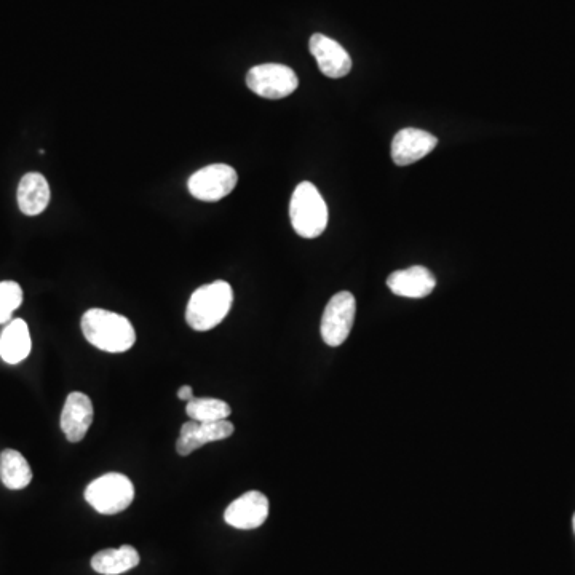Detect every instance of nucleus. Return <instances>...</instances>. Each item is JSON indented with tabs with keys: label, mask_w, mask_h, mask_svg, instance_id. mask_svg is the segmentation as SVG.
Returning a JSON list of instances; mask_svg holds the SVG:
<instances>
[{
	"label": "nucleus",
	"mask_w": 575,
	"mask_h": 575,
	"mask_svg": "<svg viewBox=\"0 0 575 575\" xmlns=\"http://www.w3.org/2000/svg\"><path fill=\"white\" fill-rule=\"evenodd\" d=\"M80 326L85 339L103 352H127L136 341L135 328L130 320L109 310H88Z\"/></svg>",
	"instance_id": "f257e3e1"
},
{
	"label": "nucleus",
	"mask_w": 575,
	"mask_h": 575,
	"mask_svg": "<svg viewBox=\"0 0 575 575\" xmlns=\"http://www.w3.org/2000/svg\"><path fill=\"white\" fill-rule=\"evenodd\" d=\"M234 302L232 286L223 280L200 286L189 299L186 309V322L195 331H210L230 312Z\"/></svg>",
	"instance_id": "f03ea898"
},
{
	"label": "nucleus",
	"mask_w": 575,
	"mask_h": 575,
	"mask_svg": "<svg viewBox=\"0 0 575 575\" xmlns=\"http://www.w3.org/2000/svg\"><path fill=\"white\" fill-rule=\"evenodd\" d=\"M291 226L302 238H317L328 226V207L325 199L309 181L294 189L290 203Z\"/></svg>",
	"instance_id": "7ed1b4c3"
},
{
	"label": "nucleus",
	"mask_w": 575,
	"mask_h": 575,
	"mask_svg": "<svg viewBox=\"0 0 575 575\" xmlns=\"http://www.w3.org/2000/svg\"><path fill=\"white\" fill-rule=\"evenodd\" d=\"M135 499V486L122 473H106L85 489V500L101 515H117Z\"/></svg>",
	"instance_id": "20e7f679"
},
{
	"label": "nucleus",
	"mask_w": 575,
	"mask_h": 575,
	"mask_svg": "<svg viewBox=\"0 0 575 575\" xmlns=\"http://www.w3.org/2000/svg\"><path fill=\"white\" fill-rule=\"evenodd\" d=\"M251 92L266 100H282L296 92L299 80L296 72L285 64L267 63L254 66L246 74Z\"/></svg>",
	"instance_id": "39448f33"
},
{
	"label": "nucleus",
	"mask_w": 575,
	"mask_h": 575,
	"mask_svg": "<svg viewBox=\"0 0 575 575\" xmlns=\"http://www.w3.org/2000/svg\"><path fill=\"white\" fill-rule=\"evenodd\" d=\"M238 183L237 171L226 163H213L200 168L187 181L192 197L202 202H218L234 191Z\"/></svg>",
	"instance_id": "423d86ee"
},
{
	"label": "nucleus",
	"mask_w": 575,
	"mask_h": 575,
	"mask_svg": "<svg viewBox=\"0 0 575 575\" xmlns=\"http://www.w3.org/2000/svg\"><path fill=\"white\" fill-rule=\"evenodd\" d=\"M357 314V301L349 291L334 294L322 318V338L326 345L339 347L349 339Z\"/></svg>",
	"instance_id": "0eeeda50"
},
{
	"label": "nucleus",
	"mask_w": 575,
	"mask_h": 575,
	"mask_svg": "<svg viewBox=\"0 0 575 575\" xmlns=\"http://www.w3.org/2000/svg\"><path fill=\"white\" fill-rule=\"evenodd\" d=\"M269 507V499L262 492H245L226 508L224 520L232 528L243 531L261 528L269 518Z\"/></svg>",
	"instance_id": "6e6552de"
},
{
	"label": "nucleus",
	"mask_w": 575,
	"mask_h": 575,
	"mask_svg": "<svg viewBox=\"0 0 575 575\" xmlns=\"http://www.w3.org/2000/svg\"><path fill=\"white\" fill-rule=\"evenodd\" d=\"M234 430V424L229 419L218 422H197L191 419V422H186L181 427V433L176 441V451L179 456H191L208 443L226 440Z\"/></svg>",
	"instance_id": "1a4fd4ad"
},
{
	"label": "nucleus",
	"mask_w": 575,
	"mask_h": 575,
	"mask_svg": "<svg viewBox=\"0 0 575 575\" xmlns=\"http://www.w3.org/2000/svg\"><path fill=\"white\" fill-rule=\"evenodd\" d=\"M438 146L437 136L417 128L398 131L392 141V160L398 167H408L424 159Z\"/></svg>",
	"instance_id": "9d476101"
},
{
	"label": "nucleus",
	"mask_w": 575,
	"mask_h": 575,
	"mask_svg": "<svg viewBox=\"0 0 575 575\" xmlns=\"http://www.w3.org/2000/svg\"><path fill=\"white\" fill-rule=\"evenodd\" d=\"M310 53L317 60L318 68L323 76L330 79H341L347 76L352 69V58L339 42L323 34H314L310 37Z\"/></svg>",
	"instance_id": "9b49d317"
},
{
	"label": "nucleus",
	"mask_w": 575,
	"mask_h": 575,
	"mask_svg": "<svg viewBox=\"0 0 575 575\" xmlns=\"http://www.w3.org/2000/svg\"><path fill=\"white\" fill-rule=\"evenodd\" d=\"M93 422V403L85 393L72 392L61 413V430L71 443L84 440Z\"/></svg>",
	"instance_id": "f8f14e48"
},
{
	"label": "nucleus",
	"mask_w": 575,
	"mask_h": 575,
	"mask_svg": "<svg viewBox=\"0 0 575 575\" xmlns=\"http://www.w3.org/2000/svg\"><path fill=\"white\" fill-rule=\"evenodd\" d=\"M387 286L401 298L422 299L435 290L437 278L427 267L414 266L393 272L387 278Z\"/></svg>",
	"instance_id": "ddd939ff"
},
{
	"label": "nucleus",
	"mask_w": 575,
	"mask_h": 575,
	"mask_svg": "<svg viewBox=\"0 0 575 575\" xmlns=\"http://www.w3.org/2000/svg\"><path fill=\"white\" fill-rule=\"evenodd\" d=\"M50 197H52V192H50V186H48L44 175L28 173L21 178L16 199H18V207L24 215L37 216L44 213L45 208L50 203Z\"/></svg>",
	"instance_id": "4468645a"
},
{
	"label": "nucleus",
	"mask_w": 575,
	"mask_h": 575,
	"mask_svg": "<svg viewBox=\"0 0 575 575\" xmlns=\"http://www.w3.org/2000/svg\"><path fill=\"white\" fill-rule=\"evenodd\" d=\"M31 347L28 323L21 318L8 322L5 330L0 334V357L2 360L8 365H18L28 358Z\"/></svg>",
	"instance_id": "2eb2a0df"
},
{
	"label": "nucleus",
	"mask_w": 575,
	"mask_h": 575,
	"mask_svg": "<svg viewBox=\"0 0 575 575\" xmlns=\"http://www.w3.org/2000/svg\"><path fill=\"white\" fill-rule=\"evenodd\" d=\"M139 561L138 550L131 545H123L96 553L92 558V568L101 575H119L135 569Z\"/></svg>",
	"instance_id": "dca6fc26"
},
{
	"label": "nucleus",
	"mask_w": 575,
	"mask_h": 575,
	"mask_svg": "<svg viewBox=\"0 0 575 575\" xmlns=\"http://www.w3.org/2000/svg\"><path fill=\"white\" fill-rule=\"evenodd\" d=\"M0 480L5 488L12 491L29 486L32 470L26 457L15 449H5L4 453L0 454Z\"/></svg>",
	"instance_id": "f3484780"
},
{
	"label": "nucleus",
	"mask_w": 575,
	"mask_h": 575,
	"mask_svg": "<svg viewBox=\"0 0 575 575\" xmlns=\"http://www.w3.org/2000/svg\"><path fill=\"white\" fill-rule=\"evenodd\" d=\"M187 416L197 422L226 421L232 414V409L226 401L216 398H194L186 406Z\"/></svg>",
	"instance_id": "a211bd4d"
},
{
	"label": "nucleus",
	"mask_w": 575,
	"mask_h": 575,
	"mask_svg": "<svg viewBox=\"0 0 575 575\" xmlns=\"http://www.w3.org/2000/svg\"><path fill=\"white\" fill-rule=\"evenodd\" d=\"M23 304V290L16 282H0V325L12 320L13 312Z\"/></svg>",
	"instance_id": "6ab92c4d"
},
{
	"label": "nucleus",
	"mask_w": 575,
	"mask_h": 575,
	"mask_svg": "<svg viewBox=\"0 0 575 575\" xmlns=\"http://www.w3.org/2000/svg\"><path fill=\"white\" fill-rule=\"evenodd\" d=\"M179 400H184L189 403V401L194 400V390H192L191 385H183L178 392Z\"/></svg>",
	"instance_id": "aec40b11"
},
{
	"label": "nucleus",
	"mask_w": 575,
	"mask_h": 575,
	"mask_svg": "<svg viewBox=\"0 0 575 575\" xmlns=\"http://www.w3.org/2000/svg\"><path fill=\"white\" fill-rule=\"evenodd\" d=\"M572 526H574V532H575V513H574V518H572Z\"/></svg>",
	"instance_id": "412c9836"
}]
</instances>
